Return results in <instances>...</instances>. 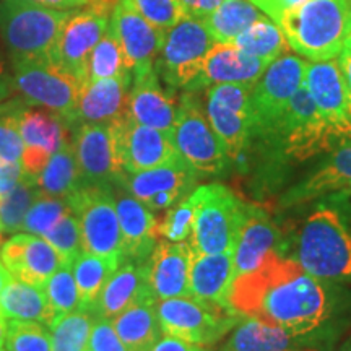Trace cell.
<instances>
[{
  "label": "cell",
  "instance_id": "cell-1",
  "mask_svg": "<svg viewBox=\"0 0 351 351\" xmlns=\"http://www.w3.org/2000/svg\"><path fill=\"white\" fill-rule=\"evenodd\" d=\"M230 302L243 317L263 320L298 339L322 327L332 309L320 280L275 251L256 270L234 278Z\"/></svg>",
  "mask_w": 351,
  "mask_h": 351
},
{
  "label": "cell",
  "instance_id": "cell-2",
  "mask_svg": "<svg viewBox=\"0 0 351 351\" xmlns=\"http://www.w3.org/2000/svg\"><path fill=\"white\" fill-rule=\"evenodd\" d=\"M278 25L300 57L311 62L337 59L351 36V2L306 0Z\"/></svg>",
  "mask_w": 351,
  "mask_h": 351
},
{
  "label": "cell",
  "instance_id": "cell-3",
  "mask_svg": "<svg viewBox=\"0 0 351 351\" xmlns=\"http://www.w3.org/2000/svg\"><path fill=\"white\" fill-rule=\"evenodd\" d=\"M296 262L319 280L351 282V232L337 210L324 205L304 219L296 239Z\"/></svg>",
  "mask_w": 351,
  "mask_h": 351
},
{
  "label": "cell",
  "instance_id": "cell-4",
  "mask_svg": "<svg viewBox=\"0 0 351 351\" xmlns=\"http://www.w3.org/2000/svg\"><path fill=\"white\" fill-rule=\"evenodd\" d=\"M73 12L34 0H0V33L12 60L51 59L60 29Z\"/></svg>",
  "mask_w": 351,
  "mask_h": 351
},
{
  "label": "cell",
  "instance_id": "cell-5",
  "mask_svg": "<svg viewBox=\"0 0 351 351\" xmlns=\"http://www.w3.org/2000/svg\"><path fill=\"white\" fill-rule=\"evenodd\" d=\"M262 138L274 145L285 158L295 161L309 160L339 140H346L339 129L320 116L304 83Z\"/></svg>",
  "mask_w": 351,
  "mask_h": 351
},
{
  "label": "cell",
  "instance_id": "cell-6",
  "mask_svg": "<svg viewBox=\"0 0 351 351\" xmlns=\"http://www.w3.org/2000/svg\"><path fill=\"white\" fill-rule=\"evenodd\" d=\"M197 213L189 239L195 254L234 252L247 204L219 182L195 189Z\"/></svg>",
  "mask_w": 351,
  "mask_h": 351
},
{
  "label": "cell",
  "instance_id": "cell-7",
  "mask_svg": "<svg viewBox=\"0 0 351 351\" xmlns=\"http://www.w3.org/2000/svg\"><path fill=\"white\" fill-rule=\"evenodd\" d=\"M13 85L26 103L59 114L73 127L83 83L60 65L46 57L13 60Z\"/></svg>",
  "mask_w": 351,
  "mask_h": 351
},
{
  "label": "cell",
  "instance_id": "cell-8",
  "mask_svg": "<svg viewBox=\"0 0 351 351\" xmlns=\"http://www.w3.org/2000/svg\"><path fill=\"white\" fill-rule=\"evenodd\" d=\"M171 138L179 156L200 178L221 174L230 165V156L194 91H186L179 99L178 119L171 130Z\"/></svg>",
  "mask_w": 351,
  "mask_h": 351
},
{
  "label": "cell",
  "instance_id": "cell-9",
  "mask_svg": "<svg viewBox=\"0 0 351 351\" xmlns=\"http://www.w3.org/2000/svg\"><path fill=\"white\" fill-rule=\"evenodd\" d=\"M215 39L204 21L184 16L166 32L155 70L166 85L191 91Z\"/></svg>",
  "mask_w": 351,
  "mask_h": 351
},
{
  "label": "cell",
  "instance_id": "cell-10",
  "mask_svg": "<svg viewBox=\"0 0 351 351\" xmlns=\"http://www.w3.org/2000/svg\"><path fill=\"white\" fill-rule=\"evenodd\" d=\"M69 204L80 221L83 251L124 262L112 187L83 186L70 197Z\"/></svg>",
  "mask_w": 351,
  "mask_h": 351
},
{
  "label": "cell",
  "instance_id": "cell-11",
  "mask_svg": "<svg viewBox=\"0 0 351 351\" xmlns=\"http://www.w3.org/2000/svg\"><path fill=\"white\" fill-rule=\"evenodd\" d=\"M156 315L161 332L202 346L217 343L243 319L238 313L219 309L192 296L156 301Z\"/></svg>",
  "mask_w": 351,
  "mask_h": 351
},
{
  "label": "cell",
  "instance_id": "cell-12",
  "mask_svg": "<svg viewBox=\"0 0 351 351\" xmlns=\"http://www.w3.org/2000/svg\"><path fill=\"white\" fill-rule=\"evenodd\" d=\"M307 62L298 54L285 52L275 59L251 90L254 137H263L269 132L293 96L304 83Z\"/></svg>",
  "mask_w": 351,
  "mask_h": 351
},
{
  "label": "cell",
  "instance_id": "cell-13",
  "mask_svg": "<svg viewBox=\"0 0 351 351\" xmlns=\"http://www.w3.org/2000/svg\"><path fill=\"white\" fill-rule=\"evenodd\" d=\"M111 10L109 0H93L90 5L78 8L69 16L57 38L51 60L67 70L83 85L88 78V59L106 33Z\"/></svg>",
  "mask_w": 351,
  "mask_h": 351
},
{
  "label": "cell",
  "instance_id": "cell-14",
  "mask_svg": "<svg viewBox=\"0 0 351 351\" xmlns=\"http://www.w3.org/2000/svg\"><path fill=\"white\" fill-rule=\"evenodd\" d=\"M251 90L252 86L238 83H218L207 88L205 112L230 160L239 158L254 138Z\"/></svg>",
  "mask_w": 351,
  "mask_h": 351
},
{
  "label": "cell",
  "instance_id": "cell-15",
  "mask_svg": "<svg viewBox=\"0 0 351 351\" xmlns=\"http://www.w3.org/2000/svg\"><path fill=\"white\" fill-rule=\"evenodd\" d=\"M200 176L182 158L173 163L145 169L140 173H122L119 186L147 205L152 212H166L195 191Z\"/></svg>",
  "mask_w": 351,
  "mask_h": 351
},
{
  "label": "cell",
  "instance_id": "cell-16",
  "mask_svg": "<svg viewBox=\"0 0 351 351\" xmlns=\"http://www.w3.org/2000/svg\"><path fill=\"white\" fill-rule=\"evenodd\" d=\"M73 134V150L83 186L112 187L124 171L117 155L114 124H80Z\"/></svg>",
  "mask_w": 351,
  "mask_h": 351
},
{
  "label": "cell",
  "instance_id": "cell-17",
  "mask_svg": "<svg viewBox=\"0 0 351 351\" xmlns=\"http://www.w3.org/2000/svg\"><path fill=\"white\" fill-rule=\"evenodd\" d=\"M112 124L116 132L117 155L124 173H140L173 163L181 158L169 132L138 124L129 114Z\"/></svg>",
  "mask_w": 351,
  "mask_h": 351
},
{
  "label": "cell",
  "instance_id": "cell-18",
  "mask_svg": "<svg viewBox=\"0 0 351 351\" xmlns=\"http://www.w3.org/2000/svg\"><path fill=\"white\" fill-rule=\"evenodd\" d=\"M111 23L124 49L132 77L142 75L155 69V62L163 47L166 32L152 25L134 0H116L111 10Z\"/></svg>",
  "mask_w": 351,
  "mask_h": 351
},
{
  "label": "cell",
  "instance_id": "cell-19",
  "mask_svg": "<svg viewBox=\"0 0 351 351\" xmlns=\"http://www.w3.org/2000/svg\"><path fill=\"white\" fill-rule=\"evenodd\" d=\"M304 86L327 122L351 138V91L337 59L307 62Z\"/></svg>",
  "mask_w": 351,
  "mask_h": 351
},
{
  "label": "cell",
  "instance_id": "cell-20",
  "mask_svg": "<svg viewBox=\"0 0 351 351\" xmlns=\"http://www.w3.org/2000/svg\"><path fill=\"white\" fill-rule=\"evenodd\" d=\"M0 261L12 276L39 288L64 263L49 241L32 232H19L5 241Z\"/></svg>",
  "mask_w": 351,
  "mask_h": 351
},
{
  "label": "cell",
  "instance_id": "cell-21",
  "mask_svg": "<svg viewBox=\"0 0 351 351\" xmlns=\"http://www.w3.org/2000/svg\"><path fill=\"white\" fill-rule=\"evenodd\" d=\"M194 249L184 243L160 241L150 257L145 261L148 287L156 301L169 298L191 296L189 293V275H191Z\"/></svg>",
  "mask_w": 351,
  "mask_h": 351
},
{
  "label": "cell",
  "instance_id": "cell-22",
  "mask_svg": "<svg viewBox=\"0 0 351 351\" xmlns=\"http://www.w3.org/2000/svg\"><path fill=\"white\" fill-rule=\"evenodd\" d=\"M122 232L124 262H145L158 241V221L147 205L129 194L124 187L112 186Z\"/></svg>",
  "mask_w": 351,
  "mask_h": 351
},
{
  "label": "cell",
  "instance_id": "cell-23",
  "mask_svg": "<svg viewBox=\"0 0 351 351\" xmlns=\"http://www.w3.org/2000/svg\"><path fill=\"white\" fill-rule=\"evenodd\" d=\"M270 64L271 62L258 59V57L245 54L234 44L215 43L191 91L195 93L204 88L207 90L208 86L218 85V83H238V85L254 86Z\"/></svg>",
  "mask_w": 351,
  "mask_h": 351
},
{
  "label": "cell",
  "instance_id": "cell-24",
  "mask_svg": "<svg viewBox=\"0 0 351 351\" xmlns=\"http://www.w3.org/2000/svg\"><path fill=\"white\" fill-rule=\"evenodd\" d=\"M130 85L132 75L86 82L78 99L73 127L80 124H111L127 116Z\"/></svg>",
  "mask_w": 351,
  "mask_h": 351
},
{
  "label": "cell",
  "instance_id": "cell-25",
  "mask_svg": "<svg viewBox=\"0 0 351 351\" xmlns=\"http://www.w3.org/2000/svg\"><path fill=\"white\" fill-rule=\"evenodd\" d=\"M179 103L161 85V78L153 69L142 75L132 77L129 91V116L142 125L169 132L178 119Z\"/></svg>",
  "mask_w": 351,
  "mask_h": 351
},
{
  "label": "cell",
  "instance_id": "cell-26",
  "mask_svg": "<svg viewBox=\"0 0 351 351\" xmlns=\"http://www.w3.org/2000/svg\"><path fill=\"white\" fill-rule=\"evenodd\" d=\"M153 298L147 280L145 262H122L101 289L98 300L91 307L96 319H114L129 307Z\"/></svg>",
  "mask_w": 351,
  "mask_h": 351
},
{
  "label": "cell",
  "instance_id": "cell-27",
  "mask_svg": "<svg viewBox=\"0 0 351 351\" xmlns=\"http://www.w3.org/2000/svg\"><path fill=\"white\" fill-rule=\"evenodd\" d=\"M234 283L232 252L195 254L189 275V293L192 298L219 309L231 311L230 296Z\"/></svg>",
  "mask_w": 351,
  "mask_h": 351
},
{
  "label": "cell",
  "instance_id": "cell-28",
  "mask_svg": "<svg viewBox=\"0 0 351 351\" xmlns=\"http://www.w3.org/2000/svg\"><path fill=\"white\" fill-rule=\"evenodd\" d=\"M337 191L351 192V143L333 152L304 181L285 192L280 204L285 208L296 207Z\"/></svg>",
  "mask_w": 351,
  "mask_h": 351
},
{
  "label": "cell",
  "instance_id": "cell-29",
  "mask_svg": "<svg viewBox=\"0 0 351 351\" xmlns=\"http://www.w3.org/2000/svg\"><path fill=\"white\" fill-rule=\"evenodd\" d=\"M278 239V230L269 215L261 208L247 205V212L232 252L234 278L256 270L267 254L274 251Z\"/></svg>",
  "mask_w": 351,
  "mask_h": 351
},
{
  "label": "cell",
  "instance_id": "cell-30",
  "mask_svg": "<svg viewBox=\"0 0 351 351\" xmlns=\"http://www.w3.org/2000/svg\"><path fill=\"white\" fill-rule=\"evenodd\" d=\"M0 315L5 320H32L51 327L56 315L43 288L12 276L0 293Z\"/></svg>",
  "mask_w": 351,
  "mask_h": 351
},
{
  "label": "cell",
  "instance_id": "cell-31",
  "mask_svg": "<svg viewBox=\"0 0 351 351\" xmlns=\"http://www.w3.org/2000/svg\"><path fill=\"white\" fill-rule=\"evenodd\" d=\"M69 124L59 114L26 104L20 112V134L25 148L52 155L69 140Z\"/></svg>",
  "mask_w": 351,
  "mask_h": 351
},
{
  "label": "cell",
  "instance_id": "cell-32",
  "mask_svg": "<svg viewBox=\"0 0 351 351\" xmlns=\"http://www.w3.org/2000/svg\"><path fill=\"white\" fill-rule=\"evenodd\" d=\"M223 351H300L298 337L256 317H243Z\"/></svg>",
  "mask_w": 351,
  "mask_h": 351
},
{
  "label": "cell",
  "instance_id": "cell-33",
  "mask_svg": "<svg viewBox=\"0 0 351 351\" xmlns=\"http://www.w3.org/2000/svg\"><path fill=\"white\" fill-rule=\"evenodd\" d=\"M117 335L129 351H150L163 335L156 315V301H145L111 319Z\"/></svg>",
  "mask_w": 351,
  "mask_h": 351
},
{
  "label": "cell",
  "instance_id": "cell-34",
  "mask_svg": "<svg viewBox=\"0 0 351 351\" xmlns=\"http://www.w3.org/2000/svg\"><path fill=\"white\" fill-rule=\"evenodd\" d=\"M36 184L41 194L59 199H70L78 189L83 187L75 150L70 140L52 153L47 165L36 178Z\"/></svg>",
  "mask_w": 351,
  "mask_h": 351
},
{
  "label": "cell",
  "instance_id": "cell-35",
  "mask_svg": "<svg viewBox=\"0 0 351 351\" xmlns=\"http://www.w3.org/2000/svg\"><path fill=\"white\" fill-rule=\"evenodd\" d=\"M263 16L265 15L249 0H225L202 21L215 43L231 44L241 33L251 28Z\"/></svg>",
  "mask_w": 351,
  "mask_h": 351
},
{
  "label": "cell",
  "instance_id": "cell-36",
  "mask_svg": "<svg viewBox=\"0 0 351 351\" xmlns=\"http://www.w3.org/2000/svg\"><path fill=\"white\" fill-rule=\"evenodd\" d=\"M121 263L122 262L116 258L101 257L90 252H82L72 262V271L75 276L78 293H80V309L91 313V307L98 300L101 289Z\"/></svg>",
  "mask_w": 351,
  "mask_h": 351
},
{
  "label": "cell",
  "instance_id": "cell-37",
  "mask_svg": "<svg viewBox=\"0 0 351 351\" xmlns=\"http://www.w3.org/2000/svg\"><path fill=\"white\" fill-rule=\"evenodd\" d=\"M231 44H234L245 54L258 57L267 62H274L289 49L283 29L269 16H263L262 20L256 21L251 28L241 33Z\"/></svg>",
  "mask_w": 351,
  "mask_h": 351
},
{
  "label": "cell",
  "instance_id": "cell-38",
  "mask_svg": "<svg viewBox=\"0 0 351 351\" xmlns=\"http://www.w3.org/2000/svg\"><path fill=\"white\" fill-rule=\"evenodd\" d=\"M132 75L127 64L124 49L117 36L116 29L109 20V26L99 43L96 44L90 59H88V78L86 82L101 80V78Z\"/></svg>",
  "mask_w": 351,
  "mask_h": 351
},
{
  "label": "cell",
  "instance_id": "cell-39",
  "mask_svg": "<svg viewBox=\"0 0 351 351\" xmlns=\"http://www.w3.org/2000/svg\"><path fill=\"white\" fill-rule=\"evenodd\" d=\"M39 187L36 179L23 174L16 186L0 199V228L3 234L23 231V221L34 200L38 199Z\"/></svg>",
  "mask_w": 351,
  "mask_h": 351
},
{
  "label": "cell",
  "instance_id": "cell-40",
  "mask_svg": "<svg viewBox=\"0 0 351 351\" xmlns=\"http://www.w3.org/2000/svg\"><path fill=\"white\" fill-rule=\"evenodd\" d=\"M95 315L86 309H77L60 315L52 322V351H85Z\"/></svg>",
  "mask_w": 351,
  "mask_h": 351
},
{
  "label": "cell",
  "instance_id": "cell-41",
  "mask_svg": "<svg viewBox=\"0 0 351 351\" xmlns=\"http://www.w3.org/2000/svg\"><path fill=\"white\" fill-rule=\"evenodd\" d=\"M41 288L47 298V302L52 307L56 319L72 313V311L80 309V293H78L75 276H73L72 271V263L64 262L44 282Z\"/></svg>",
  "mask_w": 351,
  "mask_h": 351
},
{
  "label": "cell",
  "instance_id": "cell-42",
  "mask_svg": "<svg viewBox=\"0 0 351 351\" xmlns=\"http://www.w3.org/2000/svg\"><path fill=\"white\" fill-rule=\"evenodd\" d=\"M197 189V187H195ZM197 191L189 194L186 199L166 210L165 217L158 221V236L171 243H184L189 241L194 230L195 213H197Z\"/></svg>",
  "mask_w": 351,
  "mask_h": 351
},
{
  "label": "cell",
  "instance_id": "cell-43",
  "mask_svg": "<svg viewBox=\"0 0 351 351\" xmlns=\"http://www.w3.org/2000/svg\"><path fill=\"white\" fill-rule=\"evenodd\" d=\"M26 104L20 99L0 104V160L21 163L25 142L20 134V112Z\"/></svg>",
  "mask_w": 351,
  "mask_h": 351
},
{
  "label": "cell",
  "instance_id": "cell-44",
  "mask_svg": "<svg viewBox=\"0 0 351 351\" xmlns=\"http://www.w3.org/2000/svg\"><path fill=\"white\" fill-rule=\"evenodd\" d=\"M5 351H52L49 327L32 320H7Z\"/></svg>",
  "mask_w": 351,
  "mask_h": 351
},
{
  "label": "cell",
  "instance_id": "cell-45",
  "mask_svg": "<svg viewBox=\"0 0 351 351\" xmlns=\"http://www.w3.org/2000/svg\"><path fill=\"white\" fill-rule=\"evenodd\" d=\"M69 212H72L69 199L39 194L38 199L32 205V208H29V212L26 213L23 231L32 232V234L36 236H44Z\"/></svg>",
  "mask_w": 351,
  "mask_h": 351
},
{
  "label": "cell",
  "instance_id": "cell-46",
  "mask_svg": "<svg viewBox=\"0 0 351 351\" xmlns=\"http://www.w3.org/2000/svg\"><path fill=\"white\" fill-rule=\"evenodd\" d=\"M43 238H46L54 245V249L60 254L65 263H72L82 252H85L83 251L80 221L73 212L65 215Z\"/></svg>",
  "mask_w": 351,
  "mask_h": 351
},
{
  "label": "cell",
  "instance_id": "cell-47",
  "mask_svg": "<svg viewBox=\"0 0 351 351\" xmlns=\"http://www.w3.org/2000/svg\"><path fill=\"white\" fill-rule=\"evenodd\" d=\"M134 3L145 19L163 32H168L184 19L179 0H134Z\"/></svg>",
  "mask_w": 351,
  "mask_h": 351
},
{
  "label": "cell",
  "instance_id": "cell-48",
  "mask_svg": "<svg viewBox=\"0 0 351 351\" xmlns=\"http://www.w3.org/2000/svg\"><path fill=\"white\" fill-rule=\"evenodd\" d=\"M88 351H129L124 341L117 335L111 319H95L90 339L86 345Z\"/></svg>",
  "mask_w": 351,
  "mask_h": 351
},
{
  "label": "cell",
  "instance_id": "cell-49",
  "mask_svg": "<svg viewBox=\"0 0 351 351\" xmlns=\"http://www.w3.org/2000/svg\"><path fill=\"white\" fill-rule=\"evenodd\" d=\"M249 2L254 3L263 15L269 16L275 23H280L287 13L295 10L306 0H249Z\"/></svg>",
  "mask_w": 351,
  "mask_h": 351
},
{
  "label": "cell",
  "instance_id": "cell-50",
  "mask_svg": "<svg viewBox=\"0 0 351 351\" xmlns=\"http://www.w3.org/2000/svg\"><path fill=\"white\" fill-rule=\"evenodd\" d=\"M23 174L25 171L20 161L0 160V199L16 186V182L20 181Z\"/></svg>",
  "mask_w": 351,
  "mask_h": 351
},
{
  "label": "cell",
  "instance_id": "cell-51",
  "mask_svg": "<svg viewBox=\"0 0 351 351\" xmlns=\"http://www.w3.org/2000/svg\"><path fill=\"white\" fill-rule=\"evenodd\" d=\"M179 2H181L184 16L204 20L213 10H217L225 0H179Z\"/></svg>",
  "mask_w": 351,
  "mask_h": 351
},
{
  "label": "cell",
  "instance_id": "cell-52",
  "mask_svg": "<svg viewBox=\"0 0 351 351\" xmlns=\"http://www.w3.org/2000/svg\"><path fill=\"white\" fill-rule=\"evenodd\" d=\"M150 351H208V350L207 346L192 343V341L179 339V337L163 333V335L155 341V345L152 346Z\"/></svg>",
  "mask_w": 351,
  "mask_h": 351
},
{
  "label": "cell",
  "instance_id": "cell-53",
  "mask_svg": "<svg viewBox=\"0 0 351 351\" xmlns=\"http://www.w3.org/2000/svg\"><path fill=\"white\" fill-rule=\"evenodd\" d=\"M34 2L56 8V10H78V8L90 5L93 0H34Z\"/></svg>",
  "mask_w": 351,
  "mask_h": 351
},
{
  "label": "cell",
  "instance_id": "cell-54",
  "mask_svg": "<svg viewBox=\"0 0 351 351\" xmlns=\"http://www.w3.org/2000/svg\"><path fill=\"white\" fill-rule=\"evenodd\" d=\"M337 60H339L340 64V69L341 72H343L345 75V80L348 83V88L351 91V44L346 43L343 51L340 52V56L337 57Z\"/></svg>",
  "mask_w": 351,
  "mask_h": 351
},
{
  "label": "cell",
  "instance_id": "cell-55",
  "mask_svg": "<svg viewBox=\"0 0 351 351\" xmlns=\"http://www.w3.org/2000/svg\"><path fill=\"white\" fill-rule=\"evenodd\" d=\"M13 90H15L13 78H8L2 67H0V104H3L5 101L10 99Z\"/></svg>",
  "mask_w": 351,
  "mask_h": 351
},
{
  "label": "cell",
  "instance_id": "cell-56",
  "mask_svg": "<svg viewBox=\"0 0 351 351\" xmlns=\"http://www.w3.org/2000/svg\"><path fill=\"white\" fill-rule=\"evenodd\" d=\"M12 278L10 271L5 269V265H3L2 261H0V293L3 291V288H5V285L8 283V280Z\"/></svg>",
  "mask_w": 351,
  "mask_h": 351
},
{
  "label": "cell",
  "instance_id": "cell-57",
  "mask_svg": "<svg viewBox=\"0 0 351 351\" xmlns=\"http://www.w3.org/2000/svg\"><path fill=\"white\" fill-rule=\"evenodd\" d=\"M5 339H7V320L0 315V351L5 350Z\"/></svg>",
  "mask_w": 351,
  "mask_h": 351
},
{
  "label": "cell",
  "instance_id": "cell-58",
  "mask_svg": "<svg viewBox=\"0 0 351 351\" xmlns=\"http://www.w3.org/2000/svg\"><path fill=\"white\" fill-rule=\"evenodd\" d=\"M341 351H351V340L343 346V348H341Z\"/></svg>",
  "mask_w": 351,
  "mask_h": 351
},
{
  "label": "cell",
  "instance_id": "cell-59",
  "mask_svg": "<svg viewBox=\"0 0 351 351\" xmlns=\"http://www.w3.org/2000/svg\"><path fill=\"white\" fill-rule=\"evenodd\" d=\"M2 236H3V232H2V228H0V247H2Z\"/></svg>",
  "mask_w": 351,
  "mask_h": 351
},
{
  "label": "cell",
  "instance_id": "cell-60",
  "mask_svg": "<svg viewBox=\"0 0 351 351\" xmlns=\"http://www.w3.org/2000/svg\"><path fill=\"white\" fill-rule=\"evenodd\" d=\"M348 44H351V36H350V39H348Z\"/></svg>",
  "mask_w": 351,
  "mask_h": 351
},
{
  "label": "cell",
  "instance_id": "cell-61",
  "mask_svg": "<svg viewBox=\"0 0 351 351\" xmlns=\"http://www.w3.org/2000/svg\"><path fill=\"white\" fill-rule=\"evenodd\" d=\"M2 351H5V350H2Z\"/></svg>",
  "mask_w": 351,
  "mask_h": 351
},
{
  "label": "cell",
  "instance_id": "cell-62",
  "mask_svg": "<svg viewBox=\"0 0 351 351\" xmlns=\"http://www.w3.org/2000/svg\"><path fill=\"white\" fill-rule=\"evenodd\" d=\"M85 351H88V350H85Z\"/></svg>",
  "mask_w": 351,
  "mask_h": 351
},
{
  "label": "cell",
  "instance_id": "cell-63",
  "mask_svg": "<svg viewBox=\"0 0 351 351\" xmlns=\"http://www.w3.org/2000/svg\"><path fill=\"white\" fill-rule=\"evenodd\" d=\"M350 2H351V0H350Z\"/></svg>",
  "mask_w": 351,
  "mask_h": 351
}]
</instances>
